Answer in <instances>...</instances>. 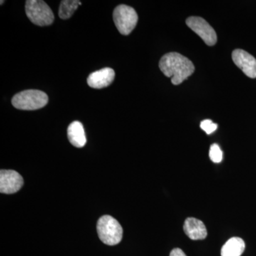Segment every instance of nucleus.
Segmentation results:
<instances>
[{"label":"nucleus","instance_id":"6","mask_svg":"<svg viewBox=\"0 0 256 256\" xmlns=\"http://www.w3.org/2000/svg\"><path fill=\"white\" fill-rule=\"evenodd\" d=\"M186 24L192 31L201 37L208 46H214L216 44V33L204 18L200 16H190L186 20Z\"/></svg>","mask_w":256,"mask_h":256},{"label":"nucleus","instance_id":"8","mask_svg":"<svg viewBox=\"0 0 256 256\" xmlns=\"http://www.w3.org/2000/svg\"><path fill=\"white\" fill-rule=\"evenodd\" d=\"M234 64L250 78H256V60L246 50H235L232 53Z\"/></svg>","mask_w":256,"mask_h":256},{"label":"nucleus","instance_id":"15","mask_svg":"<svg viewBox=\"0 0 256 256\" xmlns=\"http://www.w3.org/2000/svg\"><path fill=\"white\" fill-rule=\"evenodd\" d=\"M200 127L207 134H210L212 132H214L217 129L218 126H217V124H214V122H212L210 120H204L202 121L201 122Z\"/></svg>","mask_w":256,"mask_h":256},{"label":"nucleus","instance_id":"4","mask_svg":"<svg viewBox=\"0 0 256 256\" xmlns=\"http://www.w3.org/2000/svg\"><path fill=\"white\" fill-rule=\"evenodd\" d=\"M25 12L30 21L37 26H50L54 21V14L48 5L41 0H28Z\"/></svg>","mask_w":256,"mask_h":256},{"label":"nucleus","instance_id":"1","mask_svg":"<svg viewBox=\"0 0 256 256\" xmlns=\"http://www.w3.org/2000/svg\"><path fill=\"white\" fill-rule=\"evenodd\" d=\"M160 70L164 76L171 78L174 85H180L194 74L193 63L186 57L176 52H170L162 57L160 60Z\"/></svg>","mask_w":256,"mask_h":256},{"label":"nucleus","instance_id":"16","mask_svg":"<svg viewBox=\"0 0 256 256\" xmlns=\"http://www.w3.org/2000/svg\"><path fill=\"white\" fill-rule=\"evenodd\" d=\"M170 256H186V254L180 248H174L170 252Z\"/></svg>","mask_w":256,"mask_h":256},{"label":"nucleus","instance_id":"17","mask_svg":"<svg viewBox=\"0 0 256 256\" xmlns=\"http://www.w3.org/2000/svg\"><path fill=\"white\" fill-rule=\"evenodd\" d=\"M4 3V1H1V4H2Z\"/></svg>","mask_w":256,"mask_h":256},{"label":"nucleus","instance_id":"14","mask_svg":"<svg viewBox=\"0 0 256 256\" xmlns=\"http://www.w3.org/2000/svg\"><path fill=\"white\" fill-rule=\"evenodd\" d=\"M210 158L213 162L220 163L223 159V152L220 146L217 144H213L210 148Z\"/></svg>","mask_w":256,"mask_h":256},{"label":"nucleus","instance_id":"12","mask_svg":"<svg viewBox=\"0 0 256 256\" xmlns=\"http://www.w3.org/2000/svg\"><path fill=\"white\" fill-rule=\"evenodd\" d=\"M245 242L242 238L234 237L229 239L228 242L222 247L220 255L222 256H240L245 250Z\"/></svg>","mask_w":256,"mask_h":256},{"label":"nucleus","instance_id":"3","mask_svg":"<svg viewBox=\"0 0 256 256\" xmlns=\"http://www.w3.org/2000/svg\"><path fill=\"white\" fill-rule=\"evenodd\" d=\"M48 102V96L38 90H24L16 94L12 100L14 108L22 110H38L46 106Z\"/></svg>","mask_w":256,"mask_h":256},{"label":"nucleus","instance_id":"2","mask_svg":"<svg viewBox=\"0 0 256 256\" xmlns=\"http://www.w3.org/2000/svg\"><path fill=\"white\" fill-rule=\"evenodd\" d=\"M97 232L101 242L108 246L118 244L124 234L120 224L110 216L101 217L98 222Z\"/></svg>","mask_w":256,"mask_h":256},{"label":"nucleus","instance_id":"13","mask_svg":"<svg viewBox=\"0 0 256 256\" xmlns=\"http://www.w3.org/2000/svg\"><path fill=\"white\" fill-rule=\"evenodd\" d=\"M82 4V2L78 0H63L60 2L58 16L62 20L72 18V15Z\"/></svg>","mask_w":256,"mask_h":256},{"label":"nucleus","instance_id":"10","mask_svg":"<svg viewBox=\"0 0 256 256\" xmlns=\"http://www.w3.org/2000/svg\"><path fill=\"white\" fill-rule=\"evenodd\" d=\"M184 232L192 240H203L207 236V230L202 220L188 218L184 224Z\"/></svg>","mask_w":256,"mask_h":256},{"label":"nucleus","instance_id":"9","mask_svg":"<svg viewBox=\"0 0 256 256\" xmlns=\"http://www.w3.org/2000/svg\"><path fill=\"white\" fill-rule=\"evenodd\" d=\"M114 72L111 68H104L88 76V85L92 88L101 89L110 86L114 78Z\"/></svg>","mask_w":256,"mask_h":256},{"label":"nucleus","instance_id":"5","mask_svg":"<svg viewBox=\"0 0 256 256\" xmlns=\"http://www.w3.org/2000/svg\"><path fill=\"white\" fill-rule=\"evenodd\" d=\"M114 21L120 33L126 36L136 28L138 16L136 10L131 6L120 4L114 10Z\"/></svg>","mask_w":256,"mask_h":256},{"label":"nucleus","instance_id":"7","mask_svg":"<svg viewBox=\"0 0 256 256\" xmlns=\"http://www.w3.org/2000/svg\"><path fill=\"white\" fill-rule=\"evenodd\" d=\"M22 176L14 170H3L0 172V192L6 194L16 193L22 188Z\"/></svg>","mask_w":256,"mask_h":256},{"label":"nucleus","instance_id":"11","mask_svg":"<svg viewBox=\"0 0 256 256\" xmlns=\"http://www.w3.org/2000/svg\"><path fill=\"white\" fill-rule=\"evenodd\" d=\"M67 134L69 142L76 148H80L86 144V137L82 122L74 121L68 126Z\"/></svg>","mask_w":256,"mask_h":256}]
</instances>
